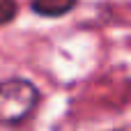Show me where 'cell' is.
Masks as SVG:
<instances>
[{
  "label": "cell",
  "mask_w": 131,
  "mask_h": 131,
  "mask_svg": "<svg viewBox=\"0 0 131 131\" xmlns=\"http://www.w3.org/2000/svg\"><path fill=\"white\" fill-rule=\"evenodd\" d=\"M41 92L28 78L0 81V124L16 127L25 122L39 106Z\"/></svg>",
  "instance_id": "cell-1"
},
{
  "label": "cell",
  "mask_w": 131,
  "mask_h": 131,
  "mask_svg": "<svg viewBox=\"0 0 131 131\" xmlns=\"http://www.w3.org/2000/svg\"><path fill=\"white\" fill-rule=\"evenodd\" d=\"M76 5H78V0H32L30 9L44 18H60V16L69 14Z\"/></svg>",
  "instance_id": "cell-2"
},
{
  "label": "cell",
  "mask_w": 131,
  "mask_h": 131,
  "mask_svg": "<svg viewBox=\"0 0 131 131\" xmlns=\"http://www.w3.org/2000/svg\"><path fill=\"white\" fill-rule=\"evenodd\" d=\"M18 16V2L16 0H0V28L9 25Z\"/></svg>",
  "instance_id": "cell-3"
},
{
  "label": "cell",
  "mask_w": 131,
  "mask_h": 131,
  "mask_svg": "<svg viewBox=\"0 0 131 131\" xmlns=\"http://www.w3.org/2000/svg\"><path fill=\"white\" fill-rule=\"evenodd\" d=\"M115 131H127V129H115Z\"/></svg>",
  "instance_id": "cell-4"
}]
</instances>
